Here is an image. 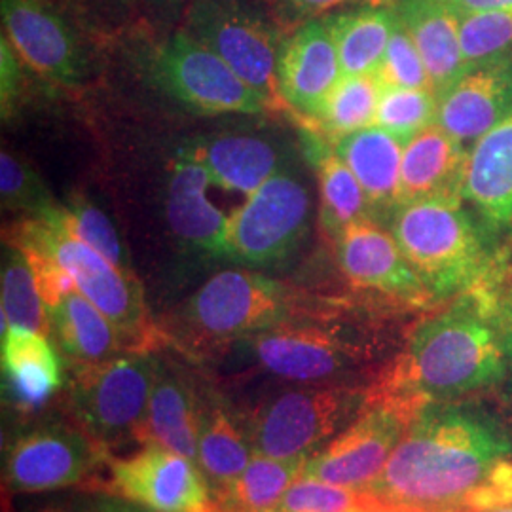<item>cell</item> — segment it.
<instances>
[{
	"instance_id": "cell-36",
	"label": "cell",
	"mask_w": 512,
	"mask_h": 512,
	"mask_svg": "<svg viewBox=\"0 0 512 512\" xmlns=\"http://www.w3.org/2000/svg\"><path fill=\"white\" fill-rule=\"evenodd\" d=\"M378 501L368 490L344 488L300 476L275 512H365Z\"/></svg>"
},
{
	"instance_id": "cell-35",
	"label": "cell",
	"mask_w": 512,
	"mask_h": 512,
	"mask_svg": "<svg viewBox=\"0 0 512 512\" xmlns=\"http://www.w3.org/2000/svg\"><path fill=\"white\" fill-rule=\"evenodd\" d=\"M439 95L433 90L384 88L374 126L393 133L404 143L437 122Z\"/></svg>"
},
{
	"instance_id": "cell-32",
	"label": "cell",
	"mask_w": 512,
	"mask_h": 512,
	"mask_svg": "<svg viewBox=\"0 0 512 512\" xmlns=\"http://www.w3.org/2000/svg\"><path fill=\"white\" fill-rule=\"evenodd\" d=\"M382 92L384 86L376 73L342 76L310 122L327 143L334 145L351 133L374 126Z\"/></svg>"
},
{
	"instance_id": "cell-37",
	"label": "cell",
	"mask_w": 512,
	"mask_h": 512,
	"mask_svg": "<svg viewBox=\"0 0 512 512\" xmlns=\"http://www.w3.org/2000/svg\"><path fill=\"white\" fill-rule=\"evenodd\" d=\"M461 48L467 67L512 52L511 10H484L461 14Z\"/></svg>"
},
{
	"instance_id": "cell-22",
	"label": "cell",
	"mask_w": 512,
	"mask_h": 512,
	"mask_svg": "<svg viewBox=\"0 0 512 512\" xmlns=\"http://www.w3.org/2000/svg\"><path fill=\"white\" fill-rule=\"evenodd\" d=\"M177 152L202 164L215 186L245 196H251L287 167L281 150L272 141L243 133L200 137Z\"/></svg>"
},
{
	"instance_id": "cell-9",
	"label": "cell",
	"mask_w": 512,
	"mask_h": 512,
	"mask_svg": "<svg viewBox=\"0 0 512 512\" xmlns=\"http://www.w3.org/2000/svg\"><path fill=\"white\" fill-rule=\"evenodd\" d=\"M186 35L241 76L275 107L283 105L277 86V65L285 35L247 0H190L183 14Z\"/></svg>"
},
{
	"instance_id": "cell-1",
	"label": "cell",
	"mask_w": 512,
	"mask_h": 512,
	"mask_svg": "<svg viewBox=\"0 0 512 512\" xmlns=\"http://www.w3.org/2000/svg\"><path fill=\"white\" fill-rule=\"evenodd\" d=\"M511 458L512 439L492 418L429 404L366 490L391 505L473 512Z\"/></svg>"
},
{
	"instance_id": "cell-26",
	"label": "cell",
	"mask_w": 512,
	"mask_h": 512,
	"mask_svg": "<svg viewBox=\"0 0 512 512\" xmlns=\"http://www.w3.org/2000/svg\"><path fill=\"white\" fill-rule=\"evenodd\" d=\"M404 145L403 139L378 126L351 133L332 145L363 186L374 219L384 224L399 205Z\"/></svg>"
},
{
	"instance_id": "cell-46",
	"label": "cell",
	"mask_w": 512,
	"mask_h": 512,
	"mask_svg": "<svg viewBox=\"0 0 512 512\" xmlns=\"http://www.w3.org/2000/svg\"><path fill=\"white\" fill-rule=\"evenodd\" d=\"M190 0H154V4L167 14V16H179L184 14Z\"/></svg>"
},
{
	"instance_id": "cell-13",
	"label": "cell",
	"mask_w": 512,
	"mask_h": 512,
	"mask_svg": "<svg viewBox=\"0 0 512 512\" xmlns=\"http://www.w3.org/2000/svg\"><path fill=\"white\" fill-rule=\"evenodd\" d=\"M107 452L80 425L42 423L10 442L4 482L14 494L59 492L88 480Z\"/></svg>"
},
{
	"instance_id": "cell-30",
	"label": "cell",
	"mask_w": 512,
	"mask_h": 512,
	"mask_svg": "<svg viewBox=\"0 0 512 512\" xmlns=\"http://www.w3.org/2000/svg\"><path fill=\"white\" fill-rule=\"evenodd\" d=\"M311 160L319 184L321 220L332 238L357 220L374 219L363 186L330 143L313 137Z\"/></svg>"
},
{
	"instance_id": "cell-19",
	"label": "cell",
	"mask_w": 512,
	"mask_h": 512,
	"mask_svg": "<svg viewBox=\"0 0 512 512\" xmlns=\"http://www.w3.org/2000/svg\"><path fill=\"white\" fill-rule=\"evenodd\" d=\"M342 76L338 50L325 18L308 21L285 35L277 65L283 105L313 120Z\"/></svg>"
},
{
	"instance_id": "cell-28",
	"label": "cell",
	"mask_w": 512,
	"mask_h": 512,
	"mask_svg": "<svg viewBox=\"0 0 512 512\" xmlns=\"http://www.w3.org/2000/svg\"><path fill=\"white\" fill-rule=\"evenodd\" d=\"M334 38L342 73L374 74L384 59L387 44L397 25L391 2H363L325 16Z\"/></svg>"
},
{
	"instance_id": "cell-21",
	"label": "cell",
	"mask_w": 512,
	"mask_h": 512,
	"mask_svg": "<svg viewBox=\"0 0 512 512\" xmlns=\"http://www.w3.org/2000/svg\"><path fill=\"white\" fill-rule=\"evenodd\" d=\"M205 389L184 368L160 361L152 385L141 442L154 444L184 458L198 459Z\"/></svg>"
},
{
	"instance_id": "cell-3",
	"label": "cell",
	"mask_w": 512,
	"mask_h": 512,
	"mask_svg": "<svg viewBox=\"0 0 512 512\" xmlns=\"http://www.w3.org/2000/svg\"><path fill=\"white\" fill-rule=\"evenodd\" d=\"M385 226L437 304L497 281L507 264L459 196L399 203Z\"/></svg>"
},
{
	"instance_id": "cell-18",
	"label": "cell",
	"mask_w": 512,
	"mask_h": 512,
	"mask_svg": "<svg viewBox=\"0 0 512 512\" xmlns=\"http://www.w3.org/2000/svg\"><path fill=\"white\" fill-rule=\"evenodd\" d=\"M512 109V52L469 65L439 95L437 124L471 150Z\"/></svg>"
},
{
	"instance_id": "cell-14",
	"label": "cell",
	"mask_w": 512,
	"mask_h": 512,
	"mask_svg": "<svg viewBox=\"0 0 512 512\" xmlns=\"http://www.w3.org/2000/svg\"><path fill=\"white\" fill-rule=\"evenodd\" d=\"M101 490L150 511L220 512L200 467L154 444L128 458L107 459V480Z\"/></svg>"
},
{
	"instance_id": "cell-20",
	"label": "cell",
	"mask_w": 512,
	"mask_h": 512,
	"mask_svg": "<svg viewBox=\"0 0 512 512\" xmlns=\"http://www.w3.org/2000/svg\"><path fill=\"white\" fill-rule=\"evenodd\" d=\"M211 175L196 160L175 154L165 194V217L173 236L186 247L211 258L226 256L230 215L209 198Z\"/></svg>"
},
{
	"instance_id": "cell-48",
	"label": "cell",
	"mask_w": 512,
	"mask_h": 512,
	"mask_svg": "<svg viewBox=\"0 0 512 512\" xmlns=\"http://www.w3.org/2000/svg\"><path fill=\"white\" fill-rule=\"evenodd\" d=\"M475 512H512V503H507V505H501V507H495V509H488V511Z\"/></svg>"
},
{
	"instance_id": "cell-7",
	"label": "cell",
	"mask_w": 512,
	"mask_h": 512,
	"mask_svg": "<svg viewBox=\"0 0 512 512\" xmlns=\"http://www.w3.org/2000/svg\"><path fill=\"white\" fill-rule=\"evenodd\" d=\"M368 403L359 384H298L258 404L243 420L255 454L311 458L357 420Z\"/></svg>"
},
{
	"instance_id": "cell-8",
	"label": "cell",
	"mask_w": 512,
	"mask_h": 512,
	"mask_svg": "<svg viewBox=\"0 0 512 512\" xmlns=\"http://www.w3.org/2000/svg\"><path fill=\"white\" fill-rule=\"evenodd\" d=\"M160 361L150 351H129L73 365L67 399L74 420L107 450L126 440L141 442Z\"/></svg>"
},
{
	"instance_id": "cell-12",
	"label": "cell",
	"mask_w": 512,
	"mask_h": 512,
	"mask_svg": "<svg viewBox=\"0 0 512 512\" xmlns=\"http://www.w3.org/2000/svg\"><path fill=\"white\" fill-rule=\"evenodd\" d=\"M418 412L387 397L368 395L361 416L306 461V478L366 490L380 473Z\"/></svg>"
},
{
	"instance_id": "cell-15",
	"label": "cell",
	"mask_w": 512,
	"mask_h": 512,
	"mask_svg": "<svg viewBox=\"0 0 512 512\" xmlns=\"http://www.w3.org/2000/svg\"><path fill=\"white\" fill-rule=\"evenodd\" d=\"M336 258L349 285L397 308L437 306L384 222L357 220L336 238Z\"/></svg>"
},
{
	"instance_id": "cell-47",
	"label": "cell",
	"mask_w": 512,
	"mask_h": 512,
	"mask_svg": "<svg viewBox=\"0 0 512 512\" xmlns=\"http://www.w3.org/2000/svg\"><path fill=\"white\" fill-rule=\"evenodd\" d=\"M95 2H105L110 6H118V8H128L135 0H95Z\"/></svg>"
},
{
	"instance_id": "cell-29",
	"label": "cell",
	"mask_w": 512,
	"mask_h": 512,
	"mask_svg": "<svg viewBox=\"0 0 512 512\" xmlns=\"http://www.w3.org/2000/svg\"><path fill=\"white\" fill-rule=\"evenodd\" d=\"M253 456L255 450L243 421H236V414L222 397L205 393L196 465L209 482L213 495L236 480Z\"/></svg>"
},
{
	"instance_id": "cell-11",
	"label": "cell",
	"mask_w": 512,
	"mask_h": 512,
	"mask_svg": "<svg viewBox=\"0 0 512 512\" xmlns=\"http://www.w3.org/2000/svg\"><path fill=\"white\" fill-rule=\"evenodd\" d=\"M310 220V188L285 167L230 215L224 260L275 264L293 253L310 230Z\"/></svg>"
},
{
	"instance_id": "cell-23",
	"label": "cell",
	"mask_w": 512,
	"mask_h": 512,
	"mask_svg": "<svg viewBox=\"0 0 512 512\" xmlns=\"http://www.w3.org/2000/svg\"><path fill=\"white\" fill-rule=\"evenodd\" d=\"M393 6L420 52L433 92L440 95L467 69L459 35L461 14L448 0H393Z\"/></svg>"
},
{
	"instance_id": "cell-43",
	"label": "cell",
	"mask_w": 512,
	"mask_h": 512,
	"mask_svg": "<svg viewBox=\"0 0 512 512\" xmlns=\"http://www.w3.org/2000/svg\"><path fill=\"white\" fill-rule=\"evenodd\" d=\"M93 512H156L114 495H93Z\"/></svg>"
},
{
	"instance_id": "cell-5",
	"label": "cell",
	"mask_w": 512,
	"mask_h": 512,
	"mask_svg": "<svg viewBox=\"0 0 512 512\" xmlns=\"http://www.w3.org/2000/svg\"><path fill=\"white\" fill-rule=\"evenodd\" d=\"M241 342L262 370L294 384H357L351 378L378 357V344L363 330L310 317L285 321Z\"/></svg>"
},
{
	"instance_id": "cell-25",
	"label": "cell",
	"mask_w": 512,
	"mask_h": 512,
	"mask_svg": "<svg viewBox=\"0 0 512 512\" xmlns=\"http://www.w3.org/2000/svg\"><path fill=\"white\" fill-rule=\"evenodd\" d=\"M469 150L431 124L406 141L401 165L399 203L459 196Z\"/></svg>"
},
{
	"instance_id": "cell-6",
	"label": "cell",
	"mask_w": 512,
	"mask_h": 512,
	"mask_svg": "<svg viewBox=\"0 0 512 512\" xmlns=\"http://www.w3.org/2000/svg\"><path fill=\"white\" fill-rule=\"evenodd\" d=\"M308 317L287 285L249 270H222L209 277L177 311L188 344L241 342L285 321Z\"/></svg>"
},
{
	"instance_id": "cell-10",
	"label": "cell",
	"mask_w": 512,
	"mask_h": 512,
	"mask_svg": "<svg viewBox=\"0 0 512 512\" xmlns=\"http://www.w3.org/2000/svg\"><path fill=\"white\" fill-rule=\"evenodd\" d=\"M152 82L173 101L205 116L260 114L277 109L234 73L219 55L177 29L148 59Z\"/></svg>"
},
{
	"instance_id": "cell-4",
	"label": "cell",
	"mask_w": 512,
	"mask_h": 512,
	"mask_svg": "<svg viewBox=\"0 0 512 512\" xmlns=\"http://www.w3.org/2000/svg\"><path fill=\"white\" fill-rule=\"evenodd\" d=\"M6 243L18 249H37L52 256L73 277L74 285L120 330L129 351H150L160 330L148 315L143 285L86 243L48 220L25 217L8 228Z\"/></svg>"
},
{
	"instance_id": "cell-38",
	"label": "cell",
	"mask_w": 512,
	"mask_h": 512,
	"mask_svg": "<svg viewBox=\"0 0 512 512\" xmlns=\"http://www.w3.org/2000/svg\"><path fill=\"white\" fill-rule=\"evenodd\" d=\"M0 196L4 209L27 217H38L55 205L37 171L6 148L0 154Z\"/></svg>"
},
{
	"instance_id": "cell-17",
	"label": "cell",
	"mask_w": 512,
	"mask_h": 512,
	"mask_svg": "<svg viewBox=\"0 0 512 512\" xmlns=\"http://www.w3.org/2000/svg\"><path fill=\"white\" fill-rule=\"evenodd\" d=\"M461 200L471 209L497 253L512 247V109L467 154Z\"/></svg>"
},
{
	"instance_id": "cell-2",
	"label": "cell",
	"mask_w": 512,
	"mask_h": 512,
	"mask_svg": "<svg viewBox=\"0 0 512 512\" xmlns=\"http://www.w3.org/2000/svg\"><path fill=\"white\" fill-rule=\"evenodd\" d=\"M492 281L450 300L410 332L403 351L385 363L368 387L421 412L501 384L509 372Z\"/></svg>"
},
{
	"instance_id": "cell-16",
	"label": "cell",
	"mask_w": 512,
	"mask_h": 512,
	"mask_svg": "<svg viewBox=\"0 0 512 512\" xmlns=\"http://www.w3.org/2000/svg\"><path fill=\"white\" fill-rule=\"evenodd\" d=\"M0 16L2 37L29 71L65 86L84 78L82 38L54 0H0Z\"/></svg>"
},
{
	"instance_id": "cell-34",
	"label": "cell",
	"mask_w": 512,
	"mask_h": 512,
	"mask_svg": "<svg viewBox=\"0 0 512 512\" xmlns=\"http://www.w3.org/2000/svg\"><path fill=\"white\" fill-rule=\"evenodd\" d=\"M10 327H23L52 336L35 274L29 260L14 245L4 249L2 258V330Z\"/></svg>"
},
{
	"instance_id": "cell-44",
	"label": "cell",
	"mask_w": 512,
	"mask_h": 512,
	"mask_svg": "<svg viewBox=\"0 0 512 512\" xmlns=\"http://www.w3.org/2000/svg\"><path fill=\"white\" fill-rule=\"evenodd\" d=\"M459 14L484 10H511L512 0H448Z\"/></svg>"
},
{
	"instance_id": "cell-40",
	"label": "cell",
	"mask_w": 512,
	"mask_h": 512,
	"mask_svg": "<svg viewBox=\"0 0 512 512\" xmlns=\"http://www.w3.org/2000/svg\"><path fill=\"white\" fill-rule=\"evenodd\" d=\"M359 0H270L274 21L281 31H294L296 27L325 18L342 6L355 4Z\"/></svg>"
},
{
	"instance_id": "cell-42",
	"label": "cell",
	"mask_w": 512,
	"mask_h": 512,
	"mask_svg": "<svg viewBox=\"0 0 512 512\" xmlns=\"http://www.w3.org/2000/svg\"><path fill=\"white\" fill-rule=\"evenodd\" d=\"M29 512H93V495L92 497L50 499Z\"/></svg>"
},
{
	"instance_id": "cell-33",
	"label": "cell",
	"mask_w": 512,
	"mask_h": 512,
	"mask_svg": "<svg viewBox=\"0 0 512 512\" xmlns=\"http://www.w3.org/2000/svg\"><path fill=\"white\" fill-rule=\"evenodd\" d=\"M38 219L48 220L63 232L86 243L122 272L135 274L116 226L112 224L109 215L88 198L76 196L67 205H54L52 209L38 215Z\"/></svg>"
},
{
	"instance_id": "cell-41",
	"label": "cell",
	"mask_w": 512,
	"mask_h": 512,
	"mask_svg": "<svg viewBox=\"0 0 512 512\" xmlns=\"http://www.w3.org/2000/svg\"><path fill=\"white\" fill-rule=\"evenodd\" d=\"M0 82H2L0 86L2 116L4 120H8L18 109L21 84H23V63L19 61L18 55L4 37L0 40Z\"/></svg>"
},
{
	"instance_id": "cell-27",
	"label": "cell",
	"mask_w": 512,
	"mask_h": 512,
	"mask_svg": "<svg viewBox=\"0 0 512 512\" xmlns=\"http://www.w3.org/2000/svg\"><path fill=\"white\" fill-rule=\"evenodd\" d=\"M55 344L73 365H92L124 353L126 342L109 317L73 289L46 310Z\"/></svg>"
},
{
	"instance_id": "cell-39",
	"label": "cell",
	"mask_w": 512,
	"mask_h": 512,
	"mask_svg": "<svg viewBox=\"0 0 512 512\" xmlns=\"http://www.w3.org/2000/svg\"><path fill=\"white\" fill-rule=\"evenodd\" d=\"M376 76L384 88L433 90L425 63L401 19L395 25V31L387 44L384 59L376 71Z\"/></svg>"
},
{
	"instance_id": "cell-24",
	"label": "cell",
	"mask_w": 512,
	"mask_h": 512,
	"mask_svg": "<svg viewBox=\"0 0 512 512\" xmlns=\"http://www.w3.org/2000/svg\"><path fill=\"white\" fill-rule=\"evenodd\" d=\"M4 393L21 412L42 408L63 385L61 361L50 336L37 330H2Z\"/></svg>"
},
{
	"instance_id": "cell-45",
	"label": "cell",
	"mask_w": 512,
	"mask_h": 512,
	"mask_svg": "<svg viewBox=\"0 0 512 512\" xmlns=\"http://www.w3.org/2000/svg\"><path fill=\"white\" fill-rule=\"evenodd\" d=\"M499 321H501V332H503V344L507 351L509 370H512V298H507L499 304Z\"/></svg>"
},
{
	"instance_id": "cell-31",
	"label": "cell",
	"mask_w": 512,
	"mask_h": 512,
	"mask_svg": "<svg viewBox=\"0 0 512 512\" xmlns=\"http://www.w3.org/2000/svg\"><path fill=\"white\" fill-rule=\"evenodd\" d=\"M308 458L255 454L247 469L215 494L220 512H275L283 495L304 473Z\"/></svg>"
}]
</instances>
